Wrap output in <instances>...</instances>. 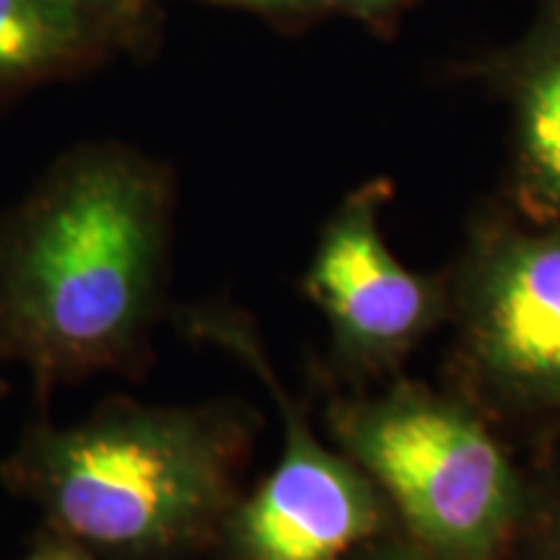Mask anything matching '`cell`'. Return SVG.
Masks as SVG:
<instances>
[{"label":"cell","mask_w":560,"mask_h":560,"mask_svg":"<svg viewBox=\"0 0 560 560\" xmlns=\"http://www.w3.org/2000/svg\"><path fill=\"white\" fill-rule=\"evenodd\" d=\"M24 560H94L86 550H81L79 545H73L66 537L55 535V532L47 529L45 537L34 545L30 556Z\"/></svg>","instance_id":"obj_14"},{"label":"cell","mask_w":560,"mask_h":560,"mask_svg":"<svg viewBox=\"0 0 560 560\" xmlns=\"http://www.w3.org/2000/svg\"><path fill=\"white\" fill-rule=\"evenodd\" d=\"M91 11L117 26L130 42L143 39V26L156 0H81Z\"/></svg>","instance_id":"obj_12"},{"label":"cell","mask_w":560,"mask_h":560,"mask_svg":"<svg viewBox=\"0 0 560 560\" xmlns=\"http://www.w3.org/2000/svg\"><path fill=\"white\" fill-rule=\"evenodd\" d=\"M327 429L382 490L397 527L444 560H495L527 520L535 490L488 425L454 397L395 382L335 400Z\"/></svg>","instance_id":"obj_3"},{"label":"cell","mask_w":560,"mask_h":560,"mask_svg":"<svg viewBox=\"0 0 560 560\" xmlns=\"http://www.w3.org/2000/svg\"><path fill=\"white\" fill-rule=\"evenodd\" d=\"M348 560H444L433 556L431 550H425L423 545L410 540L402 529L389 532V535L380 537V540L363 545L361 550H355Z\"/></svg>","instance_id":"obj_13"},{"label":"cell","mask_w":560,"mask_h":560,"mask_svg":"<svg viewBox=\"0 0 560 560\" xmlns=\"http://www.w3.org/2000/svg\"><path fill=\"white\" fill-rule=\"evenodd\" d=\"M556 420H558V425H560V416H558V418H556Z\"/></svg>","instance_id":"obj_15"},{"label":"cell","mask_w":560,"mask_h":560,"mask_svg":"<svg viewBox=\"0 0 560 560\" xmlns=\"http://www.w3.org/2000/svg\"><path fill=\"white\" fill-rule=\"evenodd\" d=\"M450 285L462 355L495 400L560 416V221L486 219Z\"/></svg>","instance_id":"obj_5"},{"label":"cell","mask_w":560,"mask_h":560,"mask_svg":"<svg viewBox=\"0 0 560 560\" xmlns=\"http://www.w3.org/2000/svg\"><path fill=\"white\" fill-rule=\"evenodd\" d=\"M164 3V0H156ZM192 3L221 5V9H236L255 13L280 30H301V26L317 24L330 16L327 0H192Z\"/></svg>","instance_id":"obj_10"},{"label":"cell","mask_w":560,"mask_h":560,"mask_svg":"<svg viewBox=\"0 0 560 560\" xmlns=\"http://www.w3.org/2000/svg\"><path fill=\"white\" fill-rule=\"evenodd\" d=\"M177 185L120 140L60 153L0 215V363L42 389L138 374L164 317Z\"/></svg>","instance_id":"obj_1"},{"label":"cell","mask_w":560,"mask_h":560,"mask_svg":"<svg viewBox=\"0 0 560 560\" xmlns=\"http://www.w3.org/2000/svg\"><path fill=\"white\" fill-rule=\"evenodd\" d=\"M509 109V195L522 219L560 221V0H537L527 30L475 62Z\"/></svg>","instance_id":"obj_7"},{"label":"cell","mask_w":560,"mask_h":560,"mask_svg":"<svg viewBox=\"0 0 560 560\" xmlns=\"http://www.w3.org/2000/svg\"><path fill=\"white\" fill-rule=\"evenodd\" d=\"M395 192L369 179L338 202L314 244L304 296L330 330L332 366L350 380L395 371L452 314L450 283L397 260L382 231Z\"/></svg>","instance_id":"obj_6"},{"label":"cell","mask_w":560,"mask_h":560,"mask_svg":"<svg viewBox=\"0 0 560 560\" xmlns=\"http://www.w3.org/2000/svg\"><path fill=\"white\" fill-rule=\"evenodd\" d=\"M511 545H522V560H560V488L532 499V509L520 535Z\"/></svg>","instance_id":"obj_9"},{"label":"cell","mask_w":560,"mask_h":560,"mask_svg":"<svg viewBox=\"0 0 560 560\" xmlns=\"http://www.w3.org/2000/svg\"><path fill=\"white\" fill-rule=\"evenodd\" d=\"M125 45L81 0H0V91L66 79Z\"/></svg>","instance_id":"obj_8"},{"label":"cell","mask_w":560,"mask_h":560,"mask_svg":"<svg viewBox=\"0 0 560 560\" xmlns=\"http://www.w3.org/2000/svg\"><path fill=\"white\" fill-rule=\"evenodd\" d=\"M412 5V0H327L330 16H346L369 26L387 30Z\"/></svg>","instance_id":"obj_11"},{"label":"cell","mask_w":560,"mask_h":560,"mask_svg":"<svg viewBox=\"0 0 560 560\" xmlns=\"http://www.w3.org/2000/svg\"><path fill=\"white\" fill-rule=\"evenodd\" d=\"M182 332L249 366L280 410L278 465L236 501L221 529L219 548L231 560H348L363 545L400 529L376 482L348 454L327 446L285 395L244 314L200 306L182 314Z\"/></svg>","instance_id":"obj_4"},{"label":"cell","mask_w":560,"mask_h":560,"mask_svg":"<svg viewBox=\"0 0 560 560\" xmlns=\"http://www.w3.org/2000/svg\"><path fill=\"white\" fill-rule=\"evenodd\" d=\"M255 425L234 402L109 397L79 423L32 425L0 480L94 560H187L219 545Z\"/></svg>","instance_id":"obj_2"}]
</instances>
